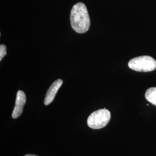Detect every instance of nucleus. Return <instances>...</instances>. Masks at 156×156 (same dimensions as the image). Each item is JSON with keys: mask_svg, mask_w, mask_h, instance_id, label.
Wrapping results in <instances>:
<instances>
[{"mask_svg": "<svg viewBox=\"0 0 156 156\" xmlns=\"http://www.w3.org/2000/svg\"><path fill=\"white\" fill-rule=\"evenodd\" d=\"M111 117V112L105 108L93 112L87 119L90 128L98 129L104 128L108 124Z\"/></svg>", "mask_w": 156, "mask_h": 156, "instance_id": "nucleus-3", "label": "nucleus"}, {"mask_svg": "<svg viewBox=\"0 0 156 156\" xmlns=\"http://www.w3.org/2000/svg\"><path fill=\"white\" fill-rule=\"evenodd\" d=\"M70 21L72 28L78 33H84L89 30L90 19L83 3L78 2L73 5L71 11Z\"/></svg>", "mask_w": 156, "mask_h": 156, "instance_id": "nucleus-1", "label": "nucleus"}, {"mask_svg": "<svg viewBox=\"0 0 156 156\" xmlns=\"http://www.w3.org/2000/svg\"><path fill=\"white\" fill-rule=\"evenodd\" d=\"M6 55V46L5 45H0V60L1 61L4 56Z\"/></svg>", "mask_w": 156, "mask_h": 156, "instance_id": "nucleus-7", "label": "nucleus"}, {"mask_svg": "<svg viewBox=\"0 0 156 156\" xmlns=\"http://www.w3.org/2000/svg\"><path fill=\"white\" fill-rule=\"evenodd\" d=\"M62 83L63 82L62 79H57L50 86V88L46 93L44 100V104L45 105H49L54 100L57 93L58 92Z\"/></svg>", "mask_w": 156, "mask_h": 156, "instance_id": "nucleus-5", "label": "nucleus"}, {"mask_svg": "<svg viewBox=\"0 0 156 156\" xmlns=\"http://www.w3.org/2000/svg\"><path fill=\"white\" fill-rule=\"evenodd\" d=\"M145 98L151 104L156 106V87L147 90L145 93Z\"/></svg>", "mask_w": 156, "mask_h": 156, "instance_id": "nucleus-6", "label": "nucleus"}, {"mask_svg": "<svg viewBox=\"0 0 156 156\" xmlns=\"http://www.w3.org/2000/svg\"><path fill=\"white\" fill-rule=\"evenodd\" d=\"M128 67L138 72H151L156 69V61L151 56L136 57L128 62Z\"/></svg>", "mask_w": 156, "mask_h": 156, "instance_id": "nucleus-2", "label": "nucleus"}, {"mask_svg": "<svg viewBox=\"0 0 156 156\" xmlns=\"http://www.w3.org/2000/svg\"><path fill=\"white\" fill-rule=\"evenodd\" d=\"M26 102V96L22 90H19L17 93L16 98L15 101V106L12 114V117L16 119L19 117L23 111V108Z\"/></svg>", "mask_w": 156, "mask_h": 156, "instance_id": "nucleus-4", "label": "nucleus"}, {"mask_svg": "<svg viewBox=\"0 0 156 156\" xmlns=\"http://www.w3.org/2000/svg\"><path fill=\"white\" fill-rule=\"evenodd\" d=\"M24 156H36V155H34V154H26V155H25Z\"/></svg>", "mask_w": 156, "mask_h": 156, "instance_id": "nucleus-8", "label": "nucleus"}]
</instances>
